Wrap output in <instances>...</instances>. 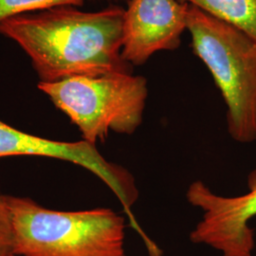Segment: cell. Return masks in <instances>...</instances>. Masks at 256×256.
I'll return each instance as SVG.
<instances>
[{"label":"cell","mask_w":256,"mask_h":256,"mask_svg":"<svg viewBox=\"0 0 256 256\" xmlns=\"http://www.w3.org/2000/svg\"><path fill=\"white\" fill-rule=\"evenodd\" d=\"M224 21L256 42V0H183Z\"/></svg>","instance_id":"cell-8"},{"label":"cell","mask_w":256,"mask_h":256,"mask_svg":"<svg viewBox=\"0 0 256 256\" xmlns=\"http://www.w3.org/2000/svg\"><path fill=\"white\" fill-rule=\"evenodd\" d=\"M126 10L112 6L82 12L63 5L0 23V34L27 54L39 82L131 72L122 58Z\"/></svg>","instance_id":"cell-1"},{"label":"cell","mask_w":256,"mask_h":256,"mask_svg":"<svg viewBox=\"0 0 256 256\" xmlns=\"http://www.w3.org/2000/svg\"><path fill=\"white\" fill-rule=\"evenodd\" d=\"M12 221L6 196L0 192V252L12 250Z\"/></svg>","instance_id":"cell-10"},{"label":"cell","mask_w":256,"mask_h":256,"mask_svg":"<svg viewBox=\"0 0 256 256\" xmlns=\"http://www.w3.org/2000/svg\"><path fill=\"white\" fill-rule=\"evenodd\" d=\"M187 30L227 106L230 136L256 142V42L236 28L189 4Z\"/></svg>","instance_id":"cell-3"},{"label":"cell","mask_w":256,"mask_h":256,"mask_svg":"<svg viewBox=\"0 0 256 256\" xmlns=\"http://www.w3.org/2000/svg\"><path fill=\"white\" fill-rule=\"evenodd\" d=\"M84 0H0V23L19 14L70 5L80 7Z\"/></svg>","instance_id":"cell-9"},{"label":"cell","mask_w":256,"mask_h":256,"mask_svg":"<svg viewBox=\"0 0 256 256\" xmlns=\"http://www.w3.org/2000/svg\"><path fill=\"white\" fill-rule=\"evenodd\" d=\"M0 256H20L16 254H14L12 250H9V252H0Z\"/></svg>","instance_id":"cell-11"},{"label":"cell","mask_w":256,"mask_h":256,"mask_svg":"<svg viewBox=\"0 0 256 256\" xmlns=\"http://www.w3.org/2000/svg\"><path fill=\"white\" fill-rule=\"evenodd\" d=\"M12 250L20 256H126L124 218L110 208L56 210L6 196Z\"/></svg>","instance_id":"cell-2"},{"label":"cell","mask_w":256,"mask_h":256,"mask_svg":"<svg viewBox=\"0 0 256 256\" xmlns=\"http://www.w3.org/2000/svg\"><path fill=\"white\" fill-rule=\"evenodd\" d=\"M36 156L72 162L99 178L122 205L130 225L138 230L132 207L138 200L136 180L126 168L104 158L95 144L86 140L59 142L38 137L12 128L0 120V158Z\"/></svg>","instance_id":"cell-6"},{"label":"cell","mask_w":256,"mask_h":256,"mask_svg":"<svg viewBox=\"0 0 256 256\" xmlns=\"http://www.w3.org/2000/svg\"><path fill=\"white\" fill-rule=\"evenodd\" d=\"M248 192L226 198L196 180L186 192L188 202L202 212L200 221L190 234L194 244L206 245L222 256H254V230L248 221L256 216V168L248 178Z\"/></svg>","instance_id":"cell-5"},{"label":"cell","mask_w":256,"mask_h":256,"mask_svg":"<svg viewBox=\"0 0 256 256\" xmlns=\"http://www.w3.org/2000/svg\"><path fill=\"white\" fill-rule=\"evenodd\" d=\"M188 8L178 0H131L124 16L122 60L140 66L156 52L176 48L187 30Z\"/></svg>","instance_id":"cell-7"},{"label":"cell","mask_w":256,"mask_h":256,"mask_svg":"<svg viewBox=\"0 0 256 256\" xmlns=\"http://www.w3.org/2000/svg\"><path fill=\"white\" fill-rule=\"evenodd\" d=\"M37 88L92 144L104 142L110 132L132 135L142 124L148 96L144 76L113 72L38 82Z\"/></svg>","instance_id":"cell-4"}]
</instances>
